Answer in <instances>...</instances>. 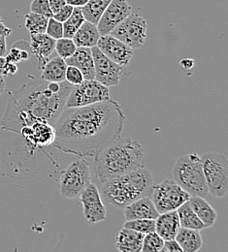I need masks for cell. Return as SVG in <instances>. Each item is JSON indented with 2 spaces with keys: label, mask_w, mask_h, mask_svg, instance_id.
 <instances>
[{
  "label": "cell",
  "mask_w": 228,
  "mask_h": 252,
  "mask_svg": "<svg viewBox=\"0 0 228 252\" xmlns=\"http://www.w3.org/2000/svg\"><path fill=\"white\" fill-rule=\"evenodd\" d=\"M125 122L121 105L111 98L84 107L65 108L53 125V146L79 158H96L121 138Z\"/></svg>",
  "instance_id": "obj_1"
},
{
  "label": "cell",
  "mask_w": 228,
  "mask_h": 252,
  "mask_svg": "<svg viewBox=\"0 0 228 252\" xmlns=\"http://www.w3.org/2000/svg\"><path fill=\"white\" fill-rule=\"evenodd\" d=\"M73 87L66 81L55 83L43 79L26 83L11 96L1 126L20 133L35 122L54 125L65 108Z\"/></svg>",
  "instance_id": "obj_2"
},
{
  "label": "cell",
  "mask_w": 228,
  "mask_h": 252,
  "mask_svg": "<svg viewBox=\"0 0 228 252\" xmlns=\"http://www.w3.org/2000/svg\"><path fill=\"white\" fill-rule=\"evenodd\" d=\"M146 157L141 144L131 138H119L95 158V172L100 183L145 167Z\"/></svg>",
  "instance_id": "obj_3"
},
{
  "label": "cell",
  "mask_w": 228,
  "mask_h": 252,
  "mask_svg": "<svg viewBox=\"0 0 228 252\" xmlns=\"http://www.w3.org/2000/svg\"><path fill=\"white\" fill-rule=\"evenodd\" d=\"M153 187V175L147 168L142 167L108 180L102 186L101 194L108 204L124 209L137 199L151 197Z\"/></svg>",
  "instance_id": "obj_4"
},
{
  "label": "cell",
  "mask_w": 228,
  "mask_h": 252,
  "mask_svg": "<svg viewBox=\"0 0 228 252\" xmlns=\"http://www.w3.org/2000/svg\"><path fill=\"white\" fill-rule=\"evenodd\" d=\"M172 174L173 180L191 196L205 198L208 195L202 161L196 154H189L178 158Z\"/></svg>",
  "instance_id": "obj_5"
},
{
  "label": "cell",
  "mask_w": 228,
  "mask_h": 252,
  "mask_svg": "<svg viewBox=\"0 0 228 252\" xmlns=\"http://www.w3.org/2000/svg\"><path fill=\"white\" fill-rule=\"evenodd\" d=\"M202 167L208 192L217 198L228 192V161L225 156L210 152L202 158Z\"/></svg>",
  "instance_id": "obj_6"
},
{
  "label": "cell",
  "mask_w": 228,
  "mask_h": 252,
  "mask_svg": "<svg viewBox=\"0 0 228 252\" xmlns=\"http://www.w3.org/2000/svg\"><path fill=\"white\" fill-rule=\"evenodd\" d=\"M91 183L89 163L85 159H77L62 172L59 189L65 199H75L80 197Z\"/></svg>",
  "instance_id": "obj_7"
},
{
  "label": "cell",
  "mask_w": 228,
  "mask_h": 252,
  "mask_svg": "<svg viewBox=\"0 0 228 252\" xmlns=\"http://www.w3.org/2000/svg\"><path fill=\"white\" fill-rule=\"evenodd\" d=\"M151 198L160 214L176 211L188 202L191 195L182 189L174 180H164L153 187Z\"/></svg>",
  "instance_id": "obj_8"
},
{
  "label": "cell",
  "mask_w": 228,
  "mask_h": 252,
  "mask_svg": "<svg viewBox=\"0 0 228 252\" xmlns=\"http://www.w3.org/2000/svg\"><path fill=\"white\" fill-rule=\"evenodd\" d=\"M108 99H110L109 88L97 80H84L71 90L66 99L65 108L84 107Z\"/></svg>",
  "instance_id": "obj_9"
},
{
  "label": "cell",
  "mask_w": 228,
  "mask_h": 252,
  "mask_svg": "<svg viewBox=\"0 0 228 252\" xmlns=\"http://www.w3.org/2000/svg\"><path fill=\"white\" fill-rule=\"evenodd\" d=\"M147 29L146 20L137 14L131 13L110 34L127 44L132 50H137L145 44Z\"/></svg>",
  "instance_id": "obj_10"
},
{
  "label": "cell",
  "mask_w": 228,
  "mask_h": 252,
  "mask_svg": "<svg viewBox=\"0 0 228 252\" xmlns=\"http://www.w3.org/2000/svg\"><path fill=\"white\" fill-rule=\"evenodd\" d=\"M92 53L95 63V80L107 88L118 86L122 77L128 73L125 68L107 58L97 46L92 48Z\"/></svg>",
  "instance_id": "obj_11"
},
{
  "label": "cell",
  "mask_w": 228,
  "mask_h": 252,
  "mask_svg": "<svg viewBox=\"0 0 228 252\" xmlns=\"http://www.w3.org/2000/svg\"><path fill=\"white\" fill-rule=\"evenodd\" d=\"M132 12L128 0H111L97 25L100 35L110 34Z\"/></svg>",
  "instance_id": "obj_12"
},
{
  "label": "cell",
  "mask_w": 228,
  "mask_h": 252,
  "mask_svg": "<svg viewBox=\"0 0 228 252\" xmlns=\"http://www.w3.org/2000/svg\"><path fill=\"white\" fill-rule=\"evenodd\" d=\"M97 47L111 61L125 67L130 63L134 50L111 34L101 35Z\"/></svg>",
  "instance_id": "obj_13"
},
{
  "label": "cell",
  "mask_w": 228,
  "mask_h": 252,
  "mask_svg": "<svg viewBox=\"0 0 228 252\" xmlns=\"http://www.w3.org/2000/svg\"><path fill=\"white\" fill-rule=\"evenodd\" d=\"M20 133L26 139L31 151L53 145L56 137L54 126L44 122H35L32 126L24 127Z\"/></svg>",
  "instance_id": "obj_14"
},
{
  "label": "cell",
  "mask_w": 228,
  "mask_h": 252,
  "mask_svg": "<svg viewBox=\"0 0 228 252\" xmlns=\"http://www.w3.org/2000/svg\"><path fill=\"white\" fill-rule=\"evenodd\" d=\"M79 198L83 204L84 216L89 223L97 224L106 220V209L96 185L91 183Z\"/></svg>",
  "instance_id": "obj_15"
},
{
  "label": "cell",
  "mask_w": 228,
  "mask_h": 252,
  "mask_svg": "<svg viewBox=\"0 0 228 252\" xmlns=\"http://www.w3.org/2000/svg\"><path fill=\"white\" fill-rule=\"evenodd\" d=\"M126 220H157L160 213L150 196L142 197L133 201L125 208Z\"/></svg>",
  "instance_id": "obj_16"
},
{
  "label": "cell",
  "mask_w": 228,
  "mask_h": 252,
  "mask_svg": "<svg viewBox=\"0 0 228 252\" xmlns=\"http://www.w3.org/2000/svg\"><path fill=\"white\" fill-rule=\"evenodd\" d=\"M67 65H73L77 67L83 74L85 80H95V63L92 53V48L77 47L75 53L68 59H66Z\"/></svg>",
  "instance_id": "obj_17"
},
{
  "label": "cell",
  "mask_w": 228,
  "mask_h": 252,
  "mask_svg": "<svg viewBox=\"0 0 228 252\" xmlns=\"http://www.w3.org/2000/svg\"><path fill=\"white\" fill-rule=\"evenodd\" d=\"M31 50L38 61V68L41 69L45 63L48 62V59L53 54L56 48V41L54 38L50 37L46 33L32 34Z\"/></svg>",
  "instance_id": "obj_18"
},
{
  "label": "cell",
  "mask_w": 228,
  "mask_h": 252,
  "mask_svg": "<svg viewBox=\"0 0 228 252\" xmlns=\"http://www.w3.org/2000/svg\"><path fill=\"white\" fill-rule=\"evenodd\" d=\"M181 228L177 211L160 214L156 220V232L164 241L175 239Z\"/></svg>",
  "instance_id": "obj_19"
},
{
  "label": "cell",
  "mask_w": 228,
  "mask_h": 252,
  "mask_svg": "<svg viewBox=\"0 0 228 252\" xmlns=\"http://www.w3.org/2000/svg\"><path fill=\"white\" fill-rule=\"evenodd\" d=\"M144 236L142 233L124 228L119 231L116 237V248L121 252H140Z\"/></svg>",
  "instance_id": "obj_20"
},
{
  "label": "cell",
  "mask_w": 228,
  "mask_h": 252,
  "mask_svg": "<svg viewBox=\"0 0 228 252\" xmlns=\"http://www.w3.org/2000/svg\"><path fill=\"white\" fill-rule=\"evenodd\" d=\"M189 203L198 219L206 225L207 228L212 227L216 223L218 214L204 197L191 196Z\"/></svg>",
  "instance_id": "obj_21"
},
{
  "label": "cell",
  "mask_w": 228,
  "mask_h": 252,
  "mask_svg": "<svg viewBox=\"0 0 228 252\" xmlns=\"http://www.w3.org/2000/svg\"><path fill=\"white\" fill-rule=\"evenodd\" d=\"M183 252H197L203 246L200 231L181 227L175 237Z\"/></svg>",
  "instance_id": "obj_22"
},
{
  "label": "cell",
  "mask_w": 228,
  "mask_h": 252,
  "mask_svg": "<svg viewBox=\"0 0 228 252\" xmlns=\"http://www.w3.org/2000/svg\"><path fill=\"white\" fill-rule=\"evenodd\" d=\"M100 36L97 25L85 21L72 39L77 47L93 48L97 46Z\"/></svg>",
  "instance_id": "obj_23"
},
{
  "label": "cell",
  "mask_w": 228,
  "mask_h": 252,
  "mask_svg": "<svg viewBox=\"0 0 228 252\" xmlns=\"http://www.w3.org/2000/svg\"><path fill=\"white\" fill-rule=\"evenodd\" d=\"M67 64L61 57H56L48 61L41 68V79L48 82L62 83L65 81V71Z\"/></svg>",
  "instance_id": "obj_24"
},
{
  "label": "cell",
  "mask_w": 228,
  "mask_h": 252,
  "mask_svg": "<svg viewBox=\"0 0 228 252\" xmlns=\"http://www.w3.org/2000/svg\"><path fill=\"white\" fill-rule=\"evenodd\" d=\"M176 211H177V214L179 217L181 227L195 229L198 231H201V230H204L207 228L206 225L198 219L195 213L192 209L189 201L184 203Z\"/></svg>",
  "instance_id": "obj_25"
},
{
  "label": "cell",
  "mask_w": 228,
  "mask_h": 252,
  "mask_svg": "<svg viewBox=\"0 0 228 252\" xmlns=\"http://www.w3.org/2000/svg\"><path fill=\"white\" fill-rule=\"evenodd\" d=\"M110 2L111 0H88V2L81 7L85 20L98 25L103 12Z\"/></svg>",
  "instance_id": "obj_26"
},
{
  "label": "cell",
  "mask_w": 228,
  "mask_h": 252,
  "mask_svg": "<svg viewBox=\"0 0 228 252\" xmlns=\"http://www.w3.org/2000/svg\"><path fill=\"white\" fill-rule=\"evenodd\" d=\"M84 15L80 7H74L71 16L63 23L64 26V37L73 38L74 34L79 30V28L85 22Z\"/></svg>",
  "instance_id": "obj_27"
},
{
  "label": "cell",
  "mask_w": 228,
  "mask_h": 252,
  "mask_svg": "<svg viewBox=\"0 0 228 252\" xmlns=\"http://www.w3.org/2000/svg\"><path fill=\"white\" fill-rule=\"evenodd\" d=\"M28 48H31V45L27 41L21 40L16 42L10 52L6 55V62L17 64L28 61L30 59V52Z\"/></svg>",
  "instance_id": "obj_28"
},
{
  "label": "cell",
  "mask_w": 228,
  "mask_h": 252,
  "mask_svg": "<svg viewBox=\"0 0 228 252\" xmlns=\"http://www.w3.org/2000/svg\"><path fill=\"white\" fill-rule=\"evenodd\" d=\"M26 19V28L32 34H40V33H46L47 24H48V18L31 12L25 16Z\"/></svg>",
  "instance_id": "obj_29"
},
{
  "label": "cell",
  "mask_w": 228,
  "mask_h": 252,
  "mask_svg": "<svg viewBox=\"0 0 228 252\" xmlns=\"http://www.w3.org/2000/svg\"><path fill=\"white\" fill-rule=\"evenodd\" d=\"M164 240L155 231L144 236L142 250L143 252H159L162 251Z\"/></svg>",
  "instance_id": "obj_30"
},
{
  "label": "cell",
  "mask_w": 228,
  "mask_h": 252,
  "mask_svg": "<svg viewBox=\"0 0 228 252\" xmlns=\"http://www.w3.org/2000/svg\"><path fill=\"white\" fill-rule=\"evenodd\" d=\"M124 228H129L144 235L156 231V220H127Z\"/></svg>",
  "instance_id": "obj_31"
},
{
  "label": "cell",
  "mask_w": 228,
  "mask_h": 252,
  "mask_svg": "<svg viewBox=\"0 0 228 252\" xmlns=\"http://www.w3.org/2000/svg\"><path fill=\"white\" fill-rule=\"evenodd\" d=\"M77 46L75 45L73 39L71 38H60L56 41L55 51L58 53V56L65 61L66 59L70 58L76 51Z\"/></svg>",
  "instance_id": "obj_32"
},
{
  "label": "cell",
  "mask_w": 228,
  "mask_h": 252,
  "mask_svg": "<svg viewBox=\"0 0 228 252\" xmlns=\"http://www.w3.org/2000/svg\"><path fill=\"white\" fill-rule=\"evenodd\" d=\"M46 34L50 37L54 38L55 40H58L60 38L64 37V26L63 23L55 20L54 18H50L48 20Z\"/></svg>",
  "instance_id": "obj_33"
},
{
  "label": "cell",
  "mask_w": 228,
  "mask_h": 252,
  "mask_svg": "<svg viewBox=\"0 0 228 252\" xmlns=\"http://www.w3.org/2000/svg\"><path fill=\"white\" fill-rule=\"evenodd\" d=\"M31 12L40 14L48 19L53 18V13L48 0H33L31 4Z\"/></svg>",
  "instance_id": "obj_34"
},
{
  "label": "cell",
  "mask_w": 228,
  "mask_h": 252,
  "mask_svg": "<svg viewBox=\"0 0 228 252\" xmlns=\"http://www.w3.org/2000/svg\"><path fill=\"white\" fill-rule=\"evenodd\" d=\"M82 72L73 65H67L65 71V81L72 86H78L84 81Z\"/></svg>",
  "instance_id": "obj_35"
},
{
  "label": "cell",
  "mask_w": 228,
  "mask_h": 252,
  "mask_svg": "<svg viewBox=\"0 0 228 252\" xmlns=\"http://www.w3.org/2000/svg\"><path fill=\"white\" fill-rule=\"evenodd\" d=\"M73 9H74V7H72V6L68 5V4H65L57 13H55L53 15V18L55 20L61 22V23H64L71 16V14L73 12Z\"/></svg>",
  "instance_id": "obj_36"
},
{
  "label": "cell",
  "mask_w": 228,
  "mask_h": 252,
  "mask_svg": "<svg viewBox=\"0 0 228 252\" xmlns=\"http://www.w3.org/2000/svg\"><path fill=\"white\" fill-rule=\"evenodd\" d=\"M161 252H183L181 247L175 239L164 241L163 249Z\"/></svg>",
  "instance_id": "obj_37"
},
{
  "label": "cell",
  "mask_w": 228,
  "mask_h": 252,
  "mask_svg": "<svg viewBox=\"0 0 228 252\" xmlns=\"http://www.w3.org/2000/svg\"><path fill=\"white\" fill-rule=\"evenodd\" d=\"M53 15L66 4L65 0H48Z\"/></svg>",
  "instance_id": "obj_38"
},
{
  "label": "cell",
  "mask_w": 228,
  "mask_h": 252,
  "mask_svg": "<svg viewBox=\"0 0 228 252\" xmlns=\"http://www.w3.org/2000/svg\"><path fill=\"white\" fill-rule=\"evenodd\" d=\"M18 71V67L15 63L6 62L5 65V76L7 75H14Z\"/></svg>",
  "instance_id": "obj_39"
},
{
  "label": "cell",
  "mask_w": 228,
  "mask_h": 252,
  "mask_svg": "<svg viewBox=\"0 0 228 252\" xmlns=\"http://www.w3.org/2000/svg\"><path fill=\"white\" fill-rule=\"evenodd\" d=\"M7 55V47H6V37L0 35V57L5 58Z\"/></svg>",
  "instance_id": "obj_40"
},
{
  "label": "cell",
  "mask_w": 228,
  "mask_h": 252,
  "mask_svg": "<svg viewBox=\"0 0 228 252\" xmlns=\"http://www.w3.org/2000/svg\"><path fill=\"white\" fill-rule=\"evenodd\" d=\"M66 4L72 6V7H83L88 0H65Z\"/></svg>",
  "instance_id": "obj_41"
},
{
  "label": "cell",
  "mask_w": 228,
  "mask_h": 252,
  "mask_svg": "<svg viewBox=\"0 0 228 252\" xmlns=\"http://www.w3.org/2000/svg\"><path fill=\"white\" fill-rule=\"evenodd\" d=\"M12 32V30H10L9 28H7L3 23H2V20L0 18V35H3L5 37L9 36Z\"/></svg>",
  "instance_id": "obj_42"
},
{
  "label": "cell",
  "mask_w": 228,
  "mask_h": 252,
  "mask_svg": "<svg viewBox=\"0 0 228 252\" xmlns=\"http://www.w3.org/2000/svg\"><path fill=\"white\" fill-rule=\"evenodd\" d=\"M194 63L195 62L192 60V59H184L182 62H181V65L186 68V69H191L193 66H194Z\"/></svg>",
  "instance_id": "obj_43"
},
{
  "label": "cell",
  "mask_w": 228,
  "mask_h": 252,
  "mask_svg": "<svg viewBox=\"0 0 228 252\" xmlns=\"http://www.w3.org/2000/svg\"><path fill=\"white\" fill-rule=\"evenodd\" d=\"M5 65H6V59L0 57V76L5 77Z\"/></svg>",
  "instance_id": "obj_44"
},
{
  "label": "cell",
  "mask_w": 228,
  "mask_h": 252,
  "mask_svg": "<svg viewBox=\"0 0 228 252\" xmlns=\"http://www.w3.org/2000/svg\"><path fill=\"white\" fill-rule=\"evenodd\" d=\"M5 86H6L5 77H4V76H0V95L4 93V91H5Z\"/></svg>",
  "instance_id": "obj_45"
}]
</instances>
